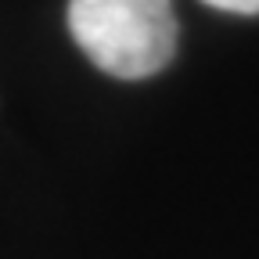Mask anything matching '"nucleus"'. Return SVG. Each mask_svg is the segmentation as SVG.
<instances>
[{
  "label": "nucleus",
  "instance_id": "obj_1",
  "mask_svg": "<svg viewBox=\"0 0 259 259\" xmlns=\"http://www.w3.org/2000/svg\"><path fill=\"white\" fill-rule=\"evenodd\" d=\"M76 47L115 79H148L177 54L173 0H69Z\"/></svg>",
  "mask_w": 259,
  "mask_h": 259
},
{
  "label": "nucleus",
  "instance_id": "obj_2",
  "mask_svg": "<svg viewBox=\"0 0 259 259\" xmlns=\"http://www.w3.org/2000/svg\"><path fill=\"white\" fill-rule=\"evenodd\" d=\"M202 4L223 15H259V0H202Z\"/></svg>",
  "mask_w": 259,
  "mask_h": 259
}]
</instances>
